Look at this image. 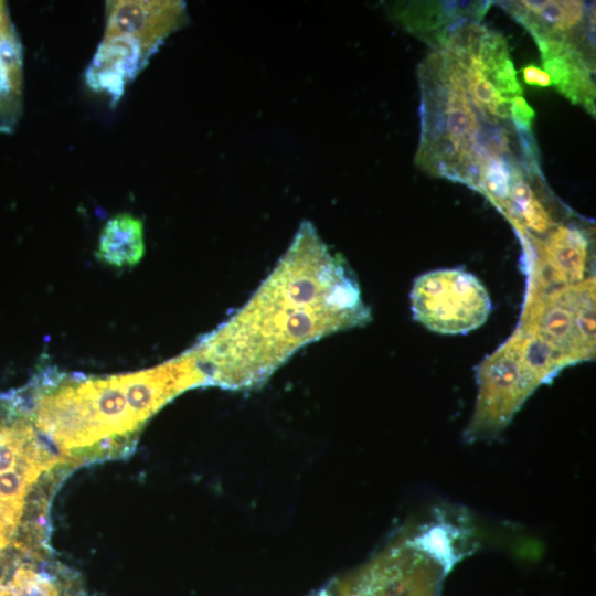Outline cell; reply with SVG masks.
Instances as JSON below:
<instances>
[{
  "label": "cell",
  "instance_id": "cell-12",
  "mask_svg": "<svg viewBox=\"0 0 596 596\" xmlns=\"http://www.w3.org/2000/svg\"><path fill=\"white\" fill-rule=\"evenodd\" d=\"M523 79L529 85L550 86L551 77L542 68L535 65H528L522 70Z\"/></svg>",
  "mask_w": 596,
  "mask_h": 596
},
{
  "label": "cell",
  "instance_id": "cell-3",
  "mask_svg": "<svg viewBox=\"0 0 596 596\" xmlns=\"http://www.w3.org/2000/svg\"><path fill=\"white\" fill-rule=\"evenodd\" d=\"M200 385L209 381L189 349L138 372L45 381L35 393L30 419L65 454L110 448L137 433L177 395Z\"/></svg>",
  "mask_w": 596,
  "mask_h": 596
},
{
  "label": "cell",
  "instance_id": "cell-11",
  "mask_svg": "<svg viewBox=\"0 0 596 596\" xmlns=\"http://www.w3.org/2000/svg\"><path fill=\"white\" fill-rule=\"evenodd\" d=\"M0 596H61L57 584L47 574L29 564L17 566L0 577Z\"/></svg>",
  "mask_w": 596,
  "mask_h": 596
},
{
  "label": "cell",
  "instance_id": "cell-14",
  "mask_svg": "<svg viewBox=\"0 0 596 596\" xmlns=\"http://www.w3.org/2000/svg\"><path fill=\"white\" fill-rule=\"evenodd\" d=\"M320 596H324V594H323V595H320Z\"/></svg>",
  "mask_w": 596,
  "mask_h": 596
},
{
  "label": "cell",
  "instance_id": "cell-8",
  "mask_svg": "<svg viewBox=\"0 0 596 596\" xmlns=\"http://www.w3.org/2000/svg\"><path fill=\"white\" fill-rule=\"evenodd\" d=\"M22 46L8 8L0 1V131L11 132L22 109Z\"/></svg>",
  "mask_w": 596,
  "mask_h": 596
},
{
  "label": "cell",
  "instance_id": "cell-5",
  "mask_svg": "<svg viewBox=\"0 0 596 596\" xmlns=\"http://www.w3.org/2000/svg\"><path fill=\"white\" fill-rule=\"evenodd\" d=\"M499 3L529 31L540 51L594 40V2L521 0Z\"/></svg>",
  "mask_w": 596,
  "mask_h": 596
},
{
  "label": "cell",
  "instance_id": "cell-10",
  "mask_svg": "<svg viewBox=\"0 0 596 596\" xmlns=\"http://www.w3.org/2000/svg\"><path fill=\"white\" fill-rule=\"evenodd\" d=\"M146 251L143 224L139 217L121 213L110 217L103 226L95 255L113 267H132Z\"/></svg>",
  "mask_w": 596,
  "mask_h": 596
},
{
  "label": "cell",
  "instance_id": "cell-7",
  "mask_svg": "<svg viewBox=\"0 0 596 596\" xmlns=\"http://www.w3.org/2000/svg\"><path fill=\"white\" fill-rule=\"evenodd\" d=\"M150 56L121 36H104L85 71L87 86L117 103L127 85L146 66Z\"/></svg>",
  "mask_w": 596,
  "mask_h": 596
},
{
  "label": "cell",
  "instance_id": "cell-6",
  "mask_svg": "<svg viewBox=\"0 0 596 596\" xmlns=\"http://www.w3.org/2000/svg\"><path fill=\"white\" fill-rule=\"evenodd\" d=\"M183 9L179 1H107L104 35L128 39L151 56L180 24Z\"/></svg>",
  "mask_w": 596,
  "mask_h": 596
},
{
  "label": "cell",
  "instance_id": "cell-13",
  "mask_svg": "<svg viewBox=\"0 0 596 596\" xmlns=\"http://www.w3.org/2000/svg\"><path fill=\"white\" fill-rule=\"evenodd\" d=\"M15 530L4 522L0 521V556L2 555L3 550L10 543Z\"/></svg>",
  "mask_w": 596,
  "mask_h": 596
},
{
  "label": "cell",
  "instance_id": "cell-1",
  "mask_svg": "<svg viewBox=\"0 0 596 596\" xmlns=\"http://www.w3.org/2000/svg\"><path fill=\"white\" fill-rule=\"evenodd\" d=\"M418 66L421 138L415 162L464 183L503 210L520 183L543 178L532 125L518 121L522 87L505 39L468 19Z\"/></svg>",
  "mask_w": 596,
  "mask_h": 596
},
{
  "label": "cell",
  "instance_id": "cell-4",
  "mask_svg": "<svg viewBox=\"0 0 596 596\" xmlns=\"http://www.w3.org/2000/svg\"><path fill=\"white\" fill-rule=\"evenodd\" d=\"M411 305L418 322L444 334L475 330L491 311L485 286L461 269H437L417 277L411 291Z\"/></svg>",
  "mask_w": 596,
  "mask_h": 596
},
{
  "label": "cell",
  "instance_id": "cell-9",
  "mask_svg": "<svg viewBox=\"0 0 596 596\" xmlns=\"http://www.w3.org/2000/svg\"><path fill=\"white\" fill-rule=\"evenodd\" d=\"M439 575L415 567L374 566L345 584L343 596H436Z\"/></svg>",
  "mask_w": 596,
  "mask_h": 596
},
{
  "label": "cell",
  "instance_id": "cell-2",
  "mask_svg": "<svg viewBox=\"0 0 596 596\" xmlns=\"http://www.w3.org/2000/svg\"><path fill=\"white\" fill-rule=\"evenodd\" d=\"M369 320L353 273L306 223L251 298L191 350L209 385L251 389L302 347Z\"/></svg>",
  "mask_w": 596,
  "mask_h": 596
}]
</instances>
